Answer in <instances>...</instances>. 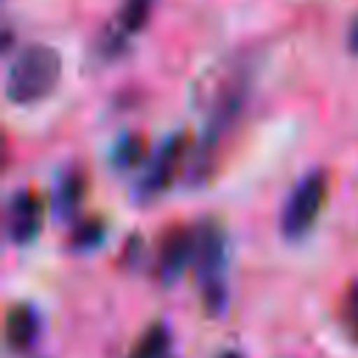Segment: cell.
I'll return each mask as SVG.
<instances>
[{
  "label": "cell",
  "mask_w": 358,
  "mask_h": 358,
  "mask_svg": "<svg viewBox=\"0 0 358 358\" xmlns=\"http://www.w3.org/2000/svg\"><path fill=\"white\" fill-rule=\"evenodd\" d=\"M62 78V56L50 45L22 48L6 78V95L11 103H36L48 98Z\"/></svg>",
  "instance_id": "1"
},
{
  "label": "cell",
  "mask_w": 358,
  "mask_h": 358,
  "mask_svg": "<svg viewBox=\"0 0 358 358\" xmlns=\"http://www.w3.org/2000/svg\"><path fill=\"white\" fill-rule=\"evenodd\" d=\"M224 255H227V241L224 232L215 221H204L193 229V268L204 294V302L210 310H218L224 302Z\"/></svg>",
  "instance_id": "2"
},
{
  "label": "cell",
  "mask_w": 358,
  "mask_h": 358,
  "mask_svg": "<svg viewBox=\"0 0 358 358\" xmlns=\"http://www.w3.org/2000/svg\"><path fill=\"white\" fill-rule=\"evenodd\" d=\"M327 201V173L324 171H310L296 187L291 190L282 215H280V229L285 238L296 241L302 238L319 218L322 207Z\"/></svg>",
  "instance_id": "3"
},
{
  "label": "cell",
  "mask_w": 358,
  "mask_h": 358,
  "mask_svg": "<svg viewBox=\"0 0 358 358\" xmlns=\"http://www.w3.org/2000/svg\"><path fill=\"white\" fill-rule=\"evenodd\" d=\"M179 159H182V137H171L168 143H162L157 148V154L148 159L140 182H137V199H154L159 196L176 176L179 171Z\"/></svg>",
  "instance_id": "4"
},
{
  "label": "cell",
  "mask_w": 358,
  "mask_h": 358,
  "mask_svg": "<svg viewBox=\"0 0 358 358\" xmlns=\"http://www.w3.org/2000/svg\"><path fill=\"white\" fill-rule=\"evenodd\" d=\"M42 218H45V204L42 199L34 193V190H17L8 201V210H6V229H8V238L17 241V243H25L31 241L39 227H42Z\"/></svg>",
  "instance_id": "5"
},
{
  "label": "cell",
  "mask_w": 358,
  "mask_h": 358,
  "mask_svg": "<svg viewBox=\"0 0 358 358\" xmlns=\"http://www.w3.org/2000/svg\"><path fill=\"white\" fill-rule=\"evenodd\" d=\"M190 263H193V229L168 232L157 252V277L162 282H173Z\"/></svg>",
  "instance_id": "6"
},
{
  "label": "cell",
  "mask_w": 358,
  "mask_h": 358,
  "mask_svg": "<svg viewBox=\"0 0 358 358\" xmlns=\"http://www.w3.org/2000/svg\"><path fill=\"white\" fill-rule=\"evenodd\" d=\"M39 336V316L31 305L20 302L6 313V341L11 350H28Z\"/></svg>",
  "instance_id": "7"
},
{
  "label": "cell",
  "mask_w": 358,
  "mask_h": 358,
  "mask_svg": "<svg viewBox=\"0 0 358 358\" xmlns=\"http://www.w3.org/2000/svg\"><path fill=\"white\" fill-rule=\"evenodd\" d=\"M84 190H87V182H84V176L81 173H67L62 182H59V187H56V193H53V210H56V215H73L78 207H81V199H84Z\"/></svg>",
  "instance_id": "8"
},
{
  "label": "cell",
  "mask_w": 358,
  "mask_h": 358,
  "mask_svg": "<svg viewBox=\"0 0 358 358\" xmlns=\"http://www.w3.org/2000/svg\"><path fill=\"white\" fill-rule=\"evenodd\" d=\"M157 0H123L120 3V11H117V31L120 34H137L148 17H151V8H154Z\"/></svg>",
  "instance_id": "9"
},
{
  "label": "cell",
  "mask_w": 358,
  "mask_h": 358,
  "mask_svg": "<svg viewBox=\"0 0 358 358\" xmlns=\"http://www.w3.org/2000/svg\"><path fill=\"white\" fill-rule=\"evenodd\" d=\"M168 347H171L168 330L162 324H154L140 336L129 358H168Z\"/></svg>",
  "instance_id": "10"
},
{
  "label": "cell",
  "mask_w": 358,
  "mask_h": 358,
  "mask_svg": "<svg viewBox=\"0 0 358 358\" xmlns=\"http://www.w3.org/2000/svg\"><path fill=\"white\" fill-rule=\"evenodd\" d=\"M103 232H106L103 218H95V215L81 218V221L70 229V246H73V249H90V246H95V243L103 241Z\"/></svg>",
  "instance_id": "11"
},
{
  "label": "cell",
  "mask_w": 358,
  "mask_h": 358,
  "mask_svg": "<svg viewBox=\"0 0 358 358\" xmlns=\"http://www.w3.org/2000/svg\"><path fill=\"white\" fill-rule=\"evenodd\" d=\"M143 159V140L140 137H123L117 145H115V154H112V162L117 168H134L137 162Z\"/></svg>",
  "instance_id": "12"
},
{
  "label": "cell",
  "mask_w": 358,
  "mask_h": 358,
  "mask_svg": "<svg viewBox=\"0 0 358 358\" xmlns=\"http://www.w3.org/2000/svg\"><path fill=\"white\" fill-rule=\"evenodd\" d=\"M341 319H344V324H347V330H350V336L358 341V280L347 288V294H344V305H341Z\"/></svg>",
  "instance_id": "13"
},
{
  "label": "cell",
  "mask_w": 358,
  "mask_h": 358,
  "mask_svg": "<svg viewBox=\"0 0 358 358\" xmlns=\"http://www.w3.org/2000/svg\"><path fill=\"white\" fill-rule=\"evenodd\" d=\"M347 48H350L352 53H358V14H355V20H352V25H350V31H347Z\"/></svg>",
  "instance_id": "14"
},
{
  "label": "cell",
  "mask_w": 358,
  "mask_h": 358,
  "mask_svg": "<svg viewBox=\"0 0 358 358\" xmlns=\"http://www.w3.org/2000/svg\"><path fill=\"white\" fill-rule=\"evenodd\" d=\"M221 358H241V355H238V352H224Z\"/></svg>",
  "instance_id": "15"
},
{
  "label": "cell",
  "mask_w": 358,
  "mask_h": 358,
  "mask_svg": "<svg viewBox=\"0 0 358 358\" xmlns=\"http://www.w3.org/2000/svg\"><path fill=\"white\" fill-rule=\"evenodd\" d=\"M168 358H171V355H168Z\"/></svg>",
  "instance_id": "16"
}]
</instances>
